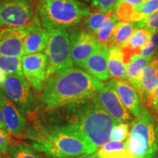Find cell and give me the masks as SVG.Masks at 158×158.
<instances>
[{"instance_id":"cell-10","label":"cell","mask_w":158,"mask_h":158,"mask_svg":"<svg viewBox=\"0 0 158 158\" xmlns=\"http://www.w3.org/2000/svg\"><path fill=\"white\" fill-rule=\"evenodd\" d=\"M23 73L31 87L40 92L47 79L48 57L44 53L27 54L21 57Z\"/></svg>"},{"instance_id":"cell-17","label":"cell","mask_w":158,"mask_h":158,"mask_svg":"<svg viewBox=\"0 0 158 158\" xmlns=\"http://www.w3.org/2000/svg\"><path fill=\"white\" fill-rule=\"evenodd\" d=\"M48 31L33 23L29 24V30L23 40L24 54L40 53L46 49L49 41Z\"/></svg>"},{"instance_id":"cell-4","label":"cell","mask_w":158,"mask_h":158,"mask_svg":"<svg viewBox=\"0 0 158 158\" xmlns=\"http://www.w3.org/2000/svg\"><path fill=\"white\" fill-rule=\"evenodd\" d=\"M37 10L48 31L73 27L91 13L89 7L80 0H40Z\"/></svg>"},{"instance_id":"cell-1","label":"cell","mask_w":158,"mask_h":158,"mask_svg":"<svg viewBox=\"0 0 158 158\" xmlns=\"http://www.w3.org/2000/svg\"><path fill=\"white\" fill-rule=\"evenodd\" d=\"M104 86L81 69L68 68L48 77L41 100L48 110L73 106L94 98Z\"/></svg>"},{"instance_id":"cell-29","label":"cell","mask_w":158,"mask_h":158,"mask_svg":"<svg viewBox=\"0 0 158 158\" xmlns=\"http://www.w3.org/2000/svg\"><path fill=\"white\" fill-rule=\"evenodd\" d=\"M135 29H146L152 31H158V10L149 16L144 18L141 21L133 23Z\"/></svg>"},{"instance_id":"cell-20","label":"cell","mask_w":158,"mask_h":158,"mask_svg":"<svg viewBox=\"0 0 158 158\" xmlns=\"http://www.w3.org/2000/svg\"><path fill=\"white\" fill-rule=\"evenodd\" d=\"M100 158H134L128 151L126 142L109 141L96 152Z\"/></svg>"},{"instance_id":"cell-41","label":"cell","mask_w":158,"mask_h":158,"mask_svg":"<svg viewBox=\"0 0 158 158\" xmlns=\"http://www.w3.org/2000/svg\"><path fill=\"white\" fill-rule=\"evenodd\" d=\"M0 158H3V157L1 156V155H0Z\"/></svg>"},{"instance_id":"cell-33","label":"cell","mask_w":158,"mask_h":158,"mask_svg":"<svg viewBox=\"0 0 158 158\" xmlns=\"http://www.w3.org/2000/svg\"><path fill=\"white\" fill-rule=\"evenodd\" d=\"M10 136L5 130L0 129V152H7L10 147Z\"/></svg>"},{"instance_id":"cell-35","label":"cell","mask_w":158,"mask_h":158,"mask_svg":"<svg viewBox=\"0 0 158 158\" xmlns=\"http://www.w3.org/2000/svg\"><path fill=\"white\" fill-rule=\"evenodd\" d=\"M0 129L5 130V122H4L3 112H2V108L1 104H0Z\"/></svg>"},{"instance_id":"cell-15","label":"cell","mask_w":158,"mask_h":158,"mask_svg":"<svg viewBox=\"0 0 158 158\" xmlns=\"http://www.w3.org/2000/svg\"><path fill=\"white\" fill-rule=\"evenodd\" d=\"M158 84V53H157L142 71L139 93L143 106L148 108Z\"/></svg>"},{"instance_id":"cell-16","label":"cell","mask_w":158,"mask_h":158,"mask_svg":"<svg viewBox=\"0 0 158 158\" xmlns=\"http://www.w3.org/2000/svg\"><path fill=\"white\" fill-rule=\"evenodd\" d=\"M108 59V46L102 45L101 48L87 59L84 64V69L89 74L100 81H107L110 78Z\"/></svg>"},{"instance_id":"cell-9","label":"cell","mask_w":158,"mask_h":158,"mask_svg":"<svg viewBox=\"0 0 158 158\" xmlns=\"http://www.w3.org/2000/svg\"><path fill=\"white\" fill-rule=\"evenodd\" d=\"M96 37L86 30H79L70 35V53L76 66L84 68L87 59L101 48Z\"/></svg>"},{"instance_id":"cell-31","label":"cell","mask_w":158,"mask_h":158,"mask_svg":"<svg viewBox=\"0 0 158 158\" xmlns=\"http://www.w3.org/2000/svg\"><path fill=\"white\" fill-rule=\"evenodd\" d=\"M158 10V0H147L143 5L138 10V13L144 18L149 16Z\"/></svg>"},{"instance_id":"cell-30","label":"cell","mask_w":158,"mask_h":158,"mask_svg":"<svg viewBox=\"0 0 158 158\" xmlns=\"http://www.w3.org/2000/svg\"><path fill=\"white\" fill-rule=\"evenodd\" d=\"M119 0H92V5L99 11L105 13H114Z\"/></svg>"},{"instance_id":"cell-26","label":"cell","mask_w":158,"mask_h":158,"mask_svg":"<svg viewBox=\"0 0 158 158\" xmlns=\"http://www.w3.org/2000/svg\"><path fill=\"white\" fill-rule=\"evenodd\" d=\"M117 21L118 19H116L114 13L113 16L110 18L108 21H106L102 25L101 28L99 29L98 32L94 35L97 40L102 45H107L108 46L109 45L110 39L113 35L114 27H115L116 23H117Z\"/></svg>"},{"instance_id":"cell-25","label":"cell","mask_w":158,"mask_h":158,"mask_svg":"<svg viewBox=\"0 0 158 158\" xmlns=\"http://www.w3.org/2000/svg\"><path fill=\"white\" fill-rule=\"evenodd\" d=\"M113 15L114 13H105L99 10L91 13L85 19V25L89 32L94 35L102 25L113 16Z\"/></svg>"},{"instance_id":"cell-37","label":"cell","mask_w":158,"mask_h":158,"mask_svg":"<svg viewBox=\"0 0 158 158\" xmlns=\"http://www.w3.org/2000/svg\"><path fill=\"white\" fill-rule=\"evenodd\" d=\"M75 158H100V157H98L96 153H93V154H91V155H83V156H80V157H75Z\"/></svg>"},{"instance_id":"cell-5","label":"cell","mask_w":158,"mask_h":158,"mask_svg":"<svg viewBox=\"0 0 158 158\" xmlns=\"http://www.w3.org/2000/svg\"><path fill=\"white\" fill-rule=\"evenodd\" d=\"M147 109L139 118H135L130 125L126 140L128 151L134 158H154L158 152V127Z\"/></svg>"},{"instance_id":"cell-39","label":"cell","mask_w":158,"mask_h":158,"mask_svg":"<svg viewBox=\"0 0 158 158\" xmlns=\"http://www.w3.org/2000/svg\"><path fill=\"white\" fill-rule=\"evenodd\" d=\"M80 1H83L85 2H89L92 1V0H80Z\"/></svg>"},{"instance_id":"cell-3","label":"cell","mask_w":158,"mask_h":158,"mask_svg":"<svg viewBox=\"0 0 158 158\" xmlns=\"http://www.w3.org/2000/svg\"><path fill=\"white\" fill-rule=\"evenodd\" d=\"M68 124L97 149L110 139L115 121L94 98L68 106Z\"/></svg>"},{"instance_id":"cell-36","label":"cell","mask_w":158,"mask_h":158,"mask_svg":"<svg viewBox=\"0 0 158 158\" xmlns=\"http://www.w3.org/2000/svg\"><path fill=\"white\" fill-rule=\"evenodd\" d=\"M6 76H7V75L4 73L2 71L0 70V89H2V87L4 81H5L6 78Z\"/></svg>"},{"instance_id":"cell-34","label":"cell","mask_w":158,"mask_h":158,"mask_svg":"<svg viewBox=\"0 0 158 158\" xmlns=\"http://www.w3.org/2000/svg\"><path fill=\"white\" fill-rule=\"evenodd\" d=\"M119 1H124L130 4V5H133L135 7L136 10L138 11V10L143 5V3L145 2L147 0H119Z\"/></svg>"},{"instance_id":"cell-13","label":"cell","mask_w":158,"mask_h":158,"mask_svg":"<svg viewBox=\"0 0 158 158\" xmlns=\"http://www.w3.org/2000/svg\"><path fill=\"white\" fill-rule=\"evenodd\" d=\"M0 104L2 108L6 131L11 135H21L27 125L25 114L5 95L2 89H0Z\"/></svg>"},{"instance_id":"cell-22","label":"cell","mask_w":158,"mask_h":158,"mask_svg":"<svg viewBox=\"0 0 158 158\" xmlns=\"http://www.w3.org/2000/svg\"><path fill=\"white\" fill-rule=\"evenodd\" d=\"M114 13L118 21L122 23H135L143 19L133 5L124 1L118 2Z\"/></svg>"},{"instance_id":"cell-12","label":"cell","mask_w":158,"mask_h":158,"mask_svg":"<svg viewBox=\"0 0 158 158\" xmlns=\"http://www.w3.org/2000/svg\"><path fill=\"white\" fill-rule=\"evenodd\" d=\"M29 25L19 28H0V56L22 57L23 40Z\"/></svg>"},{"instance_id":"cell-6","label":"cell","mask_w":158,"mask_h":158,"mask_svg":"<svg viewBox=\"0 0 158 158\" xmlns=\"http://www.w3.org/2000/svg\"><path fill=\"white\" fill-rule=\"evenodd\" d=\"M49 41L45 49L48 57L47 78L65 69L73 68L70 53V36L66 29H53L48 31Z\"/></svg>"},{"instance_id":"cell-18","label":"cell","mask_w":158,"mask_h":158,"mask_svg":"<svg viewBox=\"0 0 158 158\" xmlns=\"http://www.w3.org/2000/svg\"><path fill=\"white\" fill-rule=\"evenodd\" d=\"M108 67L110 78L114 80H127L126 64L121 48L118 46L108 48Z\"/></svg>"},{"instance_id":"cell-2","label":"cell","mask_w":158,"mask_h":158,"mask_svg":"<svg viewBox=\"0 0 158 158\" xmlns=\"http://www.w3.org/2000/svg\"><path fill=\"white\" fill-rule=\"evenodd\" d=\"M32 147L52 158H75L93 154L98 149L78 131L67 124L41 127L27 136Z\"/></svg>"},{"instance_id":"cell-14","label":"cell","mask_w":158,"mask_h":158,"mask_svg":"<svg viewBox=\"0 0 158 158\" xmlns=\"http://www.w3.org/2000/svg\"><path fill=\"white\" fill-rule=\"evenodd\" d=\"M109 84L113 86L124 106L132 115L139 118L145 108L141 102L139 93L128 81L112 79Z\"/></svg>"},{"instance_id":"cell-19","label":"cell","mask_w":158,"mask_h":158,"mask_svg":"<svg viewBox=\"0 0 158 158\" xmlns=\"http://www.w3.org/2000/svg\"><path fill=\"white\" fill-rule=\"evenodd\" d=\"M152 58H143L139 54H134L126 64V74H127V81L137 91L139 89L142 71Z\"/></svg>"},{"instance_id":"cell-8","label":"cell","mask_w":158,"mask_h":158,"mask_svg":"<svg viewBox=\"0 0 158 158\" xmlns=\"http://www.w3.org/2000/svg\"><path fill=\"white\" fill-rule=\"evenodd\" d=\"M2 90L21 111L28 114L35 109V98L23 76L7 75Z\"/></svg>"},{"instance_id":"cell-38","label":"cell","mask_w":158,"mask_h":158,"mask_svg":"<svg viewBox=\"0 0 158 158\" xmlns=\"http://www.w3.org/2000/svg\"><path fill=\"white\" fill-rule=\"evenodd\" d=\"M30 1L31 2V3H34V2H37V4H38V2H40V0H30Z\"/></svg>"},{"instance_id":"cell-21","label":"cell","mask_w":158,"mask_h":158,"mask_svg":"<svg viewBox=\"0 0 158 158\" xmlns=\"http://www.w3.org/2000/svg\"><path fill=\"white\" fill-rule=\"evenodd\" d=\"M135 29L133 23L117 22L114 27L109 45L110 46L123 48L127 44Z\"/></svg>"},{"instance_id":"cell-24","label":"cell","mask_w":158,"mask_h":158,"mask_svg":"<svg viewBox=\"0 0 158 158\" xmlns=\"http://www.w3.org/2000/svg\"><path fill=\"white\" fill-rule=\"evenodd\" d=\"M9 158H44L33 147L24 143L12 144L7 150Z\"/></svg>"},{"instance_id":"cell-40","label":"cell","mask_w":158,"mask_h":158,"mask_svg":"<svg viewBox=\"0 0 158 158\" xmlns=\"http://www.w3.org/2000/svg\"><path fill=\"white\" fill-rule=\"evenodd\" d=\"M154 158H158V152H157V154H156V155L154 157Z\"/></svg>"},{"instance_id":"cell-27","label":"cell","mask_w":158,"mask_h":158,"mask_svg":"<svg viewBox=\"0 0 158 158\" xmlns=\"http://www.w3.org/2000/svg\"><path fill=\"white\" fill-rule=\"evenodd\" d=\"M158 50V31H153L146 45L140 50L139 55L143 58L150 59L157 54Z\"/></svg>"},{"instance_id":"cell-42","label":"cell","mask_w":158,"mask_h":158,"mask_svg":"<svg viewBox=\"0 0 158 158\" xmlns=\"http://www.w3.org/2000/svg\"><path fill=\"white\" fill-rule=\"evenodd\" d=\"M2 1H4V0H0V2H2Z\"/></svg>"},{"instance_id":"cell-11","label":"cell","mask_w":158,"mask_h":158,"mask_svg":"<svg viewBox=\"0 0 158 158\" xmlns=\"http://www.w3.org/2000/svg\"><path fill=\"white\" fill-rule=\"evenodd\" d=\"M100 106L116 123H127L132 120L131 114L122 104L117 93L109 82L105 84L96 95Z\"/></svg>"},{"instance_id":"cell-28","label":"cell","mask_w":158,"mask_h":158,"mask_svg":"<svg viewBox=\"0 0 158 158\" xmlns=\"http://www.w3.org/2000/svg\"><path fill=\"white\" fill-rule=\"evenodd\" d=\"M130 124L127 123H116L110 134L111 141L124 142L128 138L130 133Z\"/></svg>"},{"instance_id":"cell-7","label":"cell","mask_w":158,"mask_h":158,"mask_svg":"<svg viewBox=\"0 0 158 158\" xmlns=\"http://www.w3.org/2000/svg\"><path fill=\"white\" fill-rule=\"evenodd\" d=\"M33 16L30 0L0 2V28H19L29 25Z\"/></svg>"},{"instance_id":"cell-32","label":"cell","mask_w":158,"mask_h":158,"mask_svg":"<svg viewBox=\"0 0 158 158\" xmlns=\"http://www.w3.org/2000/svg\"><path fill=\"white\" fill-rule=\"evenodd\" d=\"M147 108L149 113L152 116L156 123L158 124V84L155 92H154L152 101Z\"/></svg>"},{"instance_id":"cell-23","label":"cell","mask_w":158,"mask_h":158,"mask_svg":"<svg viewBox=\"0 0 158 158\" xmlns=\"http://www.w3.org/2000/svg\"><path fill=\"white\" fill-rule=\"evenodd\" d=\"M0 70L6 75L23 76L21 57L0 56Z\"/></svg>"}]
</instances>
